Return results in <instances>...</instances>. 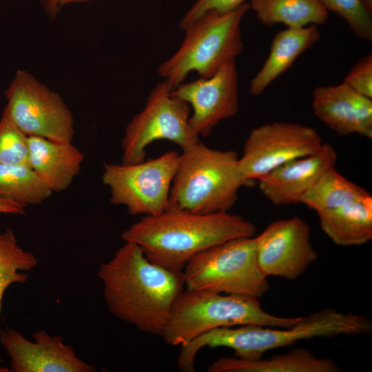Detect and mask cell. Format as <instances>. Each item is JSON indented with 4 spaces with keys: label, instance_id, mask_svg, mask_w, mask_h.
<instances>
[{
    "label": "cell",
    "instance_id": "cell-9",
    "mask_svg": "<svg viewBox=\"0 0 372 372\" xmlns=\"http://www.w3.org/2000/svg\"><path fill=\"white\" fill-rule=\"evenodd\" d=\"M179 154L168 152L136 163H105L103 183L110 202L125 206L131 215L152 216L169 207L171 186Z\"/></svg>",
    "mask_w": 372,
    "mask_h": 372
},
{
    "label": "cell",
    "instance_id": "cell-2",
    "mask_svg": "<svg viewBox=\"0 0 372 372\" xmlns=\"http://www.w3.org/2000/svg\"><path fill=\"white\" fill-rule=\"evenodd\" d=\"M255 225L229 211L196 214L174 208L144 216L123 231L152 262L182 272L196 255L225 241L254 236Z\"/></svg>",
    "mask_w": 372,
    "mask_h": 372
},
{
    "label": "cell",
    "instance_id": "cell-21",
    "mask_svg": "<svg viewBox=\"0 0 372 372\" xmlns=\"http://www.w3.org/2000/svg\"><path fill=\"white\" fill-rule=\"evenodd\" d=\"M249 6L267 26L280 23L287 28L322 25L329 16L318 0H251Z\"/></svg>",
    "mask_w": 372,
    "mask_h": 372
},
{
    "label": "cell",
    "instance_id": "cell-18",
    "mask_svg": "<svg viewBox=\"0 0 372 372\" xmlns=\"http://www.w3.org/2000/svg\"><path fill=\"white\" fill-rule=\"evenodd\" d=\"M320 37V33L316 24L303 28H287L278 32L272 40L267 60L251 81L250 94L253 96L261 94Z\"/></svg>",
    "mask_w": 372,
    "mask_h": 372
},
{
    "label": "cell",
    "instance_id": "cell-1",
    "mask_svg": "<svg viewBox=\"0 0 372 372\" xmlns=\"http://www.w3.org/2000/svg\"><path fill=\"white\" fill-rule=\"evenodd\" d=\"M98 276L110 311L141 331L157 335L185 289L183 271L152 262L132 242L125 241L110 260L101 264Z\"/></svg>",
    "mask_w": 372,
    "mask_h": 372
},
{
    "label": "cell",
    "instance_id": "cell-28",
    "mask_svg": "<svg viewBox=\"0 0 372 372\" xmlns=\"http://www.w3.org/2000/svg\"><path fill=\"white\" fill-rule=\"evenodd\" d=\"M343 82L358 93L372 98V54L362 57L344 77Z\"/></svg>",
    "mask_w": 372,
    "mask_h": 372
},
{
    "label": "cell",
    "instance_id": "cell-4",
    "mask_svg": "<svg viewBox=\"0 0 372 372\" xmlns=\"http://www.w3.org/2000/svg\"><path fill=\"white\" fill-rule=\"evenodd\" d=\"M250 183L236 152L213 149L199 141L179 154L168 208L203 214L229 211L239 189Z\"/></svg>",
    "mask_w": 372,
    "mask_h": 372
},
{
    "label": "cell",
    "instance_id": "cell-25",
    "mask_svg": "<svg viewBox=\"0 0 372 372\" xmlns=\"http://www.w3.org/2000/svg\"><path fill=\"white\" fill-rule=\"evenodd\" d=\"M0 163L30 167L28 136L14 123L6 106L0 118Z\"/></svg>",
    "mask_w": 372,
    "mask_h": 372
},
{
    "label": "cell",
    "instance_id": "cell-5",
    "mask_svg": "<svg viewBox=\"0 0 372 372\" xmlns=\"http://www.w3.org/2000/svg\"><path fill=\"white\" fill-rule=\"evenodd\" d=\"M300 317L265 311L259 298L206 291L183 290L174 300L160 334L169 345L181 346L214 329L242 325L291 327Z\"/></svg>",
    "mask_w": 372,
    "mask_h": 372
},
{
    "label": "cell",
    "instance_id": "cell-32",
    "mask_svg": "<svg viewBox=\"0 0 372 372\" xmlns=\"http://www.w3.org/2000/svg\"><path fill=\"white\" fill-rule=\"evenodd\" d=\"M365 8L372 13V0H361Z\"/></svg>",
    "mask_w": 372,
    "mask_h": 372
},
{
    "label": "cell",
    "instance_id": "cell-13",
    "mask_svg": "<svg viewBox=\"0 0 372 372\" xmlns=\"http://www.w3.org/2000/svg\"><path fill=\"white\" fill-rule=\"evenodd\" d=\"M171 94L187 102L193 112L189 125L197 136H208L222 120L239 109L238 74L235 60L225 63L211 76L180 83Z\"/></svg>",
    "mask_w": 372,
    "mask_h": 372
},
{
    "label": "cell",
    "instance_id": "cell-16",
    "mask_svg": "<svg viewBox=\"0 0 372 372\" xmlns=\"http://www.w3.org/2000/svg\"><path fill=\"white\" fill-rule=\"evenodd\" d=\"M315 115L340 136L358 134L372 138V101L344 82L313 91Z\"/></svg>",
    "mask_w": 372,
    "mask_h": 372
},
{
    "label": "cell",
    "instance_id": "cell-31",
    "mask_svg": "<svg viewBox=\"0 0 372 372\" xmlns=\"http://www.w3.org/2000/svg\"><path fill=\"white\" fill-rule=\"evenodd\" d=\"M90 1H92V0H60V6L62 8L68 5L87 2Z\"/></svg>",
    "mask_w": 372,
    "mask_h": 372
},
{
    "label": "cell",
    "instance_id": "cell-7",
    "mask_svg": "<svg viewBox=\"0 0 372 372\" xmlns=\"http://www.w3.org/2000/svg\"><path fill=\"white\" fill-rule=\"evenodd\" d=\"M186 290L260 298L269 284L257 261L254 236L231 239L193 257L183 270Z\"/></svg>",
    "mask_w": 372,
    "mask_h": 372
},
{
    "label": "cell",
    "instance_id": "cell-27",
    "mask_svg": "<svg viewBox=\"0 0 372 372\" xmlns=\"http://www.w3.org/2000/svg\"><path fill=\"white\" fill-rule=\"evenodd\" d=\"M245 2L246 0H197L183 17L180 28L185 30L208 12H227Z\"/></svg>",
    "mask_w": 372,
    "mask_h": 372
},
{
    "label": "cell",
    "instance_id": "cell-20",
    "mask_svg": "<svg viewBox=\"0 0 372 372\" xmlns=\"http://www.w3.org/2000/svg\"><path fill=\"white\" fill-rule=\"evenodd\" d=\"M323 231L336 245L358 246L372 239V196L317 213Z\"/></svg>",
    "mask_w": 372,
    "mask_h": 372
},
{
    "label": "cell",
    "instance_id": "cell-8",
    "mask_svg": "<svg viewBox=\"0 0 372 372\" xmlns=\"http://www.w3.org/2000/svg\"><path fill=\"white\" fill-rule=\"evenodd\" d=\"M171 90L166 81L157 84L127 124L121 141L123 163L144 161L146 148L158 140L169 141L182 150L200 141L189 125V105Z\"/></svg>",
    "mask_w": 372,
    "mask_h": 372
},
{
    "label": "cell",
    "instance_id": "cell-12",
    "mask_svg": "<svg viewBox=\"0 0 372 372\" xmlns=\"http://www.w3.org/2000/svg\"><path fill=\"white\" fill-rule=\"evenodd\" d=\"M254 239L258 264L266 277L295 280L318 257L310 226L298 217L275 220Z\"/></svg>",
    "mask_w": 372,
    "mask_h": 372
},
{
    "label": "cell",
    "instance_id": "cell-11",
    "mask_svg": "<svg viewBox=\"0 0 372 372\" xmlns=\"http://www.w3.org/2000/svg\"><path fill=\"white\" fill-rule=\"evenodd\" d=\"M322 138L316 129L300 123L274 121L249 133L239 157L245 178L251 181L295 159L318 152Z\"/></svg>",
    "mask_w": 372,
    "mask_h": 372
},
{
    "label": "cell",
    "instance_id": "cell-23",
    "mask_svg": "<svg viewBox=\"0 0 372 372\" xmlns=\"http://www.w3.org/2000/svg\"><path fill=\"white\" fill-rule=\"evenodd\" d=\"M52 193L30 167L0 163V199L26 207L42 203Z\"/></svg>",
    "mask_w": 372,
    "mask_h": 372
},
{
    "label": "cell",
    "instance_id": "cell-14",
    "mask_svg": "<svg viewBox=\"0 0 372 372\" xmlns=\"http://www.w3.org/2000/svg\"><path fill=\"white\" fill-rule=\"evenodd\" d=\"M28 340L19 331L0 329V343L10 359L13 372H94L95 368L77 357L74 349L64 344L61 335L44 330L32 333Z\"/></svg>",
    "mask_w": 372,
    "mask_h": 372
},
{
    "label": "cell",
    "instance_id": "cell-24",
    "mask_svg": "<svg viewBox=\"0 0 372 372\" xmlns=\"http://www.w3.org/2000/svg\"><path fill=\"white\" fill-rule=\"evenodd\" d=\"M37 264L36 256L19 245L12 229L0 232V309L6 289L12 284L25 283L29 276L23 271H31Z\"/></svg>",
    "mask_w": 372,
    "mask_h": 372
},
{
    "label": "cell",
    "instance_id": "cell-26",
    "mask_svg": "<svg viewBox=\"0 0 372 372\" xmlns=\"http://www.w3.org/2000/svg\"><path fill=\"white\" fill-rule=\"evenodd\" d=\"M327 10L342 17L358 38L372 41V13L361 0H318Z\"/></svg>",
    "mask_w": 372,
    "mask_h": 372
},
{
    "label": "cell",
    "instance_id": "cell-15",
    "mask_svg": "<svg viewBox=\"0 0 372 372\" xmlns=\"http://www.w3.org/2000/svg\"><path fill=\"white\" fill-rule=\"evenodd\" d=\"M337 160L334 147L324 143L316 153L289 161L258 180L260 191L276 205L300 203L320 177L335 167Z\"/></svg>",
    "mask_w": 372,
    "mask_h": 372
},
{
    "label": "cell",
    "instance_id": "cell-6",
    "mask_svg": "<svg viewBox=\"0 0 372 372\" xmlns=\"http://www.w3.org/2000/svg\"><path fill=\"white\" fill-rule=\"evenodd\" d=\"M249 8L245 2L227 12L210 11L183 30L185 37L178 50L158 68L172 90L192 71L208 78L235 60L243 50L240 23Z\"/></svg>",
    "mask_w": 372,
    "mask_h": 372
},
{
    "label": "cell",
    "instance_id": "cell-10",
    "mask_svg": "<svg viewBox=\"0 0 372 372\" xmlns=\"http://www.w3.org/2000/svg\"><path fill=\"white\" fill-rule=\"evenodd\" d=\"M9 114L27 136L72 143L75 130L72 111L61 96L25 70H17L5 92Z\"/></svg>",
    "mask_w": 372,
    "mask_h": 372
},
{
    "label": "cell",
    "instance_id": "cell-17",
    "mask_svg": "<svg viewBox=\"0 0 372 372\" xmlns=\"http://www.w3.org/2000/svg\"><path fill=\"white\" fill-rule=\"evenodd\" d=\"M30 165L52 192L68 189L81 171L84 154L72 143L28 136Z\"/></svg>",
    "mask_w": 372,
    "mask_h": 372
},
{
    "label": "cell",
    "instance_id": "cell-22",
    "mask_svg": "<svg viewBox=\"0 0 372 372\" xmlns=\"http://www.w3.org/2000/svg\"><path fill=\"white\" fill-rule=\"evenodd\" d=\"M369 194L343 176L334 167L320 177L302 197L300 203L318 213L350 204Z\"/></svg>",
    "mask_w": 372,
    "mask_h": 372
},
{
    "label": "cell",
    "instance_id": "cell-19",
    "mask_svg": "<svg viewBox=\"0 0 372 372\" xmlns=\"http://www.w3.org/2000/svg\"><path fill=\"white\" fill-rule=\"evenodd\" d=\"M209 372H339L338 364L329 358H318L304 348L291 349L269 359L246 360L220 357L207 368Z\"/></svg>",
    "mask_w": 372,
    "mask_h": 372
},
{
    "label": "cell",
    "instance_id": "cell-3",
    "mask_svg": "<svg viewBox=\"0 0 372 372\" xmlns=\"http://www.w3.org/2000/svg\"><path fill=\"white\" fill-rule=\"evenodd\" d=\"M371 333L372 321L369 316L326 308L302 316L288 328L249 324L212 329L180 346L176 366L183 371H194L196 356L205 347H227L231 349L237 358L257 360L268 351L303 340Z\"/></svg>",
    "mask_w": 372,
    "mask_h": 372
},
{
    "label": "cell",
    "instance_id": "cell-29",
    "mask_svg": "<svg viewBox=\"0 0 372 372\" xmlns=\"http://www.w3.org/2000/svg\"><path fill=\"white\" fill-rule=\"evenodd\" d=\"M25 207L14 202L0 199V214L24 215Z\"/></svg>",
    "mask_w": 372,
    "mask_h": 372
},
{
    "label": "cell",
    "instance_id": "cell-30",
    "mask_svg": "<svg viewBox=\"0 0 372 372\" xmlns=\"http://www.w3.org/2000/svg\"><path fill=\"white\" fill-rule=\"evenodd\" d=\"M41 5L48 18L56 19L61 12L60 0H40Z\"/></svg>",
    "mask_w": 372,
    "mask_h": 372
}]
</instances>
